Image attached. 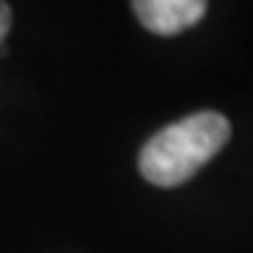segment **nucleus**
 <instances>
[{
    "label": "nucleus",
    "mask_w": 253,
    "mask_h": 253,
    "mask_svg": "<svg viewBox=\"0 0 253 253\" xmlns=\"http://www.w3.org/2000/svg\"><path fill=\"white\" fill-rule=\"evenodd\" d=\"M228 118L214 110H200L158 129L141 149L138 169L152 186L174 189L191 180L228 144Z\"/></svg>",
    "instance_id": "obj_1"
},
{
    "label": "nucleus",
    "mask_w": 253,
    "mask_h": 253,
    "mask_svg": "<svg viewBox=\"0 0 253 253\" xmlns=\"http://www.w3.org/2000/svg\"><path fill=\"white\" fill-rule=\"evenodd\" d=\"M208 9V0H132L138 23L161 37H174L197 26Z\"/></svg>",
    "instance_id": "obj_2"
},
{
    "label": "nucleus",
    "mask_w": 253,
    "mask_h": 253,
    "mask_svg": "<svg viewBox=\"0 0 253 253\" xmlns=\"http://www.w3.org/2000/svg\"><path fill=\"white\" fill-rule=\"evenodd\" d=\"M9 28H11V9L6 0H0V45H3V40L9 34Z\"/></svg>",
    "instance_id": "obj_3"
}]
</instances>
